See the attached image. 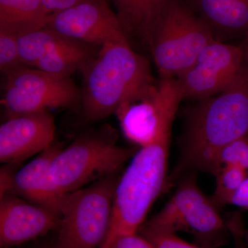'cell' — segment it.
<instances>
[{
    "mask_svg": "<svg viewBox=\"0 0 248 248\" xmlns=\"http://www.w3.org/2000/svg\"><path fill=\"white\" fill-rule=\"evenodd\" d=\"M215 40L208 23L173 0L158 28L151 50L162 78L182 76Z\"/></svg>",
    "mask_w": 248,
    "mask_h": 248,
    "instance_id": "7",
    "label": "cell"
},
{
    "mask_svg": "<svg viewBox=\"0 0 248 248\" xmlns=\"http://www.w3.org/2000/svg\"><path fill=\"white\" fill-rule=\"evenodd\" d=\"M26 66L19 55L17 35L0 31V70L8 75Z\"/></svg>",
    "mask_w": 248,
    "mask_h": 248,
    "instance_id": "22",
    "label": "cell"
},
{
    "mask_svg": "<svg viewBox=\"0 0 248 248\" xmlns=\"http://www.w3.org/2000/svg\"><path fill=\"white\" fill-rule=\"evenodd\" d=\"M244 239L246 240V244L248 246V230L244 232Z\"/></svg>",
    "mask_w": 248,
    "mask_h": 248,
    "instance_id": "27",
    "label": "cell"
},
{
    "mask_svg": "<svg viewBox=\"0 0 248 248\" xmlns=\"http://www.w3.org/2000/svg\"><path fill=\"white\" fill-rule=\"evenodd\" d=\"M62 148L60 143H53L14 173L9 195L20 196L61 217L66 195L62 193L54 181L51 164Z\"/></svg>",
    "mask_w": 248,
    "mask_h": 248,
    "instance_id": "14",
    "label": "cell"
},
{
    "mask_svg": "<svg viewBox=\"0 0 248 248\" xmlns=\"http://www.w3.org/2000/svg\"><path fill=\"white\" fill-rule=\"evenodd\" d=\"M216 187L212 200L217 206L231 203L232 197L248 176V172L237 166H224L215 174Z\"/></svg>",
    "mask_w": 248,
    "mask_h": 248,
    "instance_id": "20",
    "label": "cell"
},
{
    "mask_svg": "<svg viewBox=\"0 0 248 248\" xmlns=\"http://www.w3.org/2000/svg\"><path fill=\"white\" fill-rule=\"evenodd\" d=\"M184 99L177 78L146 84L124 102L116 113L125 138L140 147L170 135L174 116Z\"/></svg>",
    "mask_w": 248,
    "mask_h": 248,
    "instance_id": "8",
    "label": "cell"
},
{
    "mask_svg": "<svg viewBox=\"0 0 248 248\" xmlns=\"http://www.w3.org/2000/svg\"><path fill=\"white\" fill-rule=\"evenodd\" d=\"M209 25L223 31L247 30L248 0H199Z\"/></svg>",
    "mask_w": 248,
    "mask_h": 248,
    "instance_id": "18",
    "label": "cell"
},
{
    "mask_svg": "<svg viewBox=\"0 0 248 248\" xmlns=\"http://www.w3.org/2000/svg\"><path fill=\"white\" fill-rule=\"evenodd\" d=\"M136 152L135 148L117 146L105 134H84L55 155L51 164L54 181L67 195L113 175Z\"/></svg>",
    "mask_w": 248,
    "mask_h": 248,
    "instance_id": "5",
    "label": "cell"
},
{
    "mask_svg": "<svg viewBox=\"0 0 248 248\" xmlns=\"http://www.w3.org/2000/svg\"><path fill=\"white\" fill-rule=\"evenodd\" d=\"M143 226L156 231L190 233L203 248L226 244L228 228L218 206L200 190L193 176L183 179L162 210Z\"/></svg>",
    "mask_w": 248,
    "mask_h": 248,
    "instance_id": "6",
    "label": "cell"
},
{
    "mask_svg": "<svg viewBox=\"0 0 248 248\" xmlns=\"http://www.w3.org/2000/svg\"><path fill=\"white\" fill-rule=\"evenodd\" d=\"M248 137V66L245 64L226 89L200 101L187 116L181 140L180 159L174 179L186 171L208 172L215 155L223 147Z\"/></svg>",
    "mask_w": 248,
    "mask_h": 248,
    "instance_id": "1",
    "label": "cell"
},
{
    "mask_svg": "<svg viewBox=\"0 0 248 248\" xmlns=\"http://www.w3.org/2000/svg\"><path fill=\"white\" fill-rule=\"evenodd\" d=\"M45 28L98 47L127 38L107 0H80L71 7L50 15Z\"/></svg>",
    "mask_w": 248,
    "mask_h": 248,
    "instance_id": "11",
    "label": "cell"
},
{
    "mask_svg": "<svg viewBox=\"0 0 248 248\" xmlns=\"http://www.w3.org/2000/svg\"><path fill=\"white\" fill-rule=\"evenodd\" d=\"M50 14L41 0H0V31L19 35L43 29Z\"/></svg>",
    "mask_w": 248,
    "mask_h": 248,
    "instance_id": "16",
    "label": "cell"
},
{
    "mask_svg": "<svg viewBox=\"0 0 248 248\" xmlns=\"http://www.w3.org/2000/svg\"><path fill=\"white\" fill-rule=\"evenodd\" d=\"M130 42L138 40L152 50L155 35L173 0H110Z\"/></svg>",
    "mask_w": 248,
    "mask_h": 248,
    "instance_id": "15",
    "label": "cell"
},
{
    "mask_svg": "<svg viewBox=\"0 0 248 248\" xmlns=\"http://www.w3.org/2000/svg\"><path fill=\"white\" fill-rule=\"evenodd\" d=\"M155 248H203L198 245L192 244L179 238L176 233L156 231L142 226L139 231Z\"/></svg>",
    "mask_w": 248,
    "mask_h": 248,
    "instance_id": "23",
    "label": "cell"
},
{
    "mask_svg": "<svg viewBox=\"0 0 248 248\" xmlns=\"http://www.w3.org/2000/svg\"><path fill=\"white\" fill-rule=\"evenodd\" d=\"M95 46L75 40H70L53 53L41 59L34 68L55 76L70 78L78 70L83 68L96 55Z\"/></svg>",
    "mask_w": 248,
    "mask_h": 248,
    "instance_id": "17",
    "label": "cell"
},
{
    "mask_svg": "<svg viewBox=\"0 0 248 248\" xmlns=\"http://www.w3.org/2000/svg\"><path fill=\"white\" fill-rule=\"evenodd\" d=\"M244 64V48L213 41L177 78L184 99L201 101L216 95L236 79Z\"/></svg>",
    "mask_w": 248,
    "mask_h": 248,
    "instance_id": "10",
    "label": "cell"
},
{
    "mask_svg": "<svg viewBox=\"0 0 248 248\" xmlns=\"http://www.w3.org/2000/svg\"><path fill=\"white\" fill-rule=\"evenodd\" d=\"M55 124L49 111L10 116L0 125V161L16 164L53 143Z\"/></svg>",
    "mask_w": 248,
    "mask_h": 248,
    "instance_id": "12",
    "label": "cell"
},
{
    "mask_svg": "<svg viewBox=\"0 0 248 248\" xmlns=\"http://www.w3.org/2000/svg\"><path fill=\"white\" fill-rule=\"evenodd\" d=\"M61 217L22 200L6 195L0 202V246L11 248L57 231Z\"/></svg>",
    "mask_w": 248,
    "mask_h": 248,
    "instance_id": "13",
    "label": "cell"
},
{
    "mask_svg": "<svg viewBox=\"0 0 248 248\" xmlns=\"http://www.w3.org/2000/svg\"><path fill=\"white\" fill-rule=\"evenodd\" d=\"M244 53H245V60H246V63L248 66V45L247 46L245 47Z\"/></svg>",
    "mask_w": 248,
    "mask_h": 248,
    "instance_id": "26",
    "label": "cell"
},
{
    "mask_svg": "<svg viewBox=\"0 0 248 248\" xmlns=\"http://www.w3.org/2000/svg\"><path fill=\"white\" fill-rule=\"evenodd\" d=\"M71 40L52 29L43 28L17 35L19 55L26 66L35 67L41 59Z\"/></svg>",
    "mask_w": 248,
    "mask_h": 248,
    "instance_id": "19",
    "label": "cell"
},
{
    "mask_svg": "<svg viewBox=\"0 0 248 248\" xmlns=\"http://www.w3.org/2000/svg\"><path fill=\"white\" fill-rule=\"evenodd\" d=\"M230 204L248 210V176L235 192Z\"/></svg>",
    "mask_w": 248,
    "mask_h": 248,
    "instance_id": "24",
    "label": "cell"
},
{
    "mask_svg": "<svg viewBox=\"0 0 248 248\" xmlns=\"http://www.w3.org/2000/svg\"><path fill=\"white\" fill-rule=\"evenodd\" d=\"M1 102L10 116L71 108L81 95L71 78L24 66L6 75Z\"/></svg>",
    "mask_w": 248,
    "mask_h": 248,
    "instance_id": "9",
    "label": "cell"
},
{
    "mask_svg": "<svg viewBox=\"0 0 248 248\" xmlns=\"http://www.w3.org/2000/svg\"><path fill=\"white\" fill-rule=\"evenodd\" d=\"M81 71L83 110L90 121L117 112L128 98L153 81L149 63L134 50L127 38L102 46Z\"/></svg>",
    "mask_w": 248,
    "mask_h": 248,
    "instance_id": "2",
    "label": "cell"
},
{
    "mask_svg": "<svg viewBox=\"0 0 248 248\" xmlns=\"http://www.w3.org/2000/svg\"><path fill=\"white\" fill-rule=\"evenodd\" d=\"M79 1L80 0H41L44 7L50 15L71 7Z\"/></svg>",
    "mask_w": 248,
    "mask_h": 248,
    "instance_id": "25",
    "label": "cell"
},
{
    "mask_svg": "<svg viewBox=\"0 0 248 248\" xmlns=\"http://www.w3.org/2000/svg\"><path fill=\"white\" fill-rule=\"evenodd\" d=\"M228 166H237L248 172V137L223 147L214 157L208 172L215 175L218 170Z\"/></svg>",
    "mask_w": 248,
    "mask_h": 248,
    "instance_id": "21",
    "label": "cell"
},
{
    "mask_svg": "<svg viewBox=\"0 0 248 248\" xmlns=\"http://www.w3.org/2000/svg\"><path fill=\"white\" fill-rule=\"evenodd\" d=\"M246 40H247L248 42V28L247 29V30L246 31Z\"/></svg>",
    "mask_w": 248,
    "mask_h": 248,
    "instance_id": "28",
    "label": "cell"
},
{
    "mask_svg": "<svg viewBox=\"0 0 248 248\" xmlns=\"http://www.w3.org/2000/svg\"><path fill=\"white\" fill-rule=\"evenodd\" d=\"M170 135L140 147L117 181L110 226L100 247L119 236L139 232L148 212L167 183Z\"/></svg>",
    "mask_w": 248,
    "mask_h": 248,
    "instance_id": "3",
    "label": "cell"
},
{
    "mask_svg": "<svg viewBox=\"0 0 248 248\" xmlns=\"http://www.w3.org/2000/svg\"><path fill=\"white\" fill-rule=\"evenodd\" d=\"M115 174L67 194L58 234L45 248H99L110 226Z\"/></svg>",
    "mask_w": 248,
    "mask_h": 248,
    "instance_id": "4",
    "label": "cell"
}]
</instances>
